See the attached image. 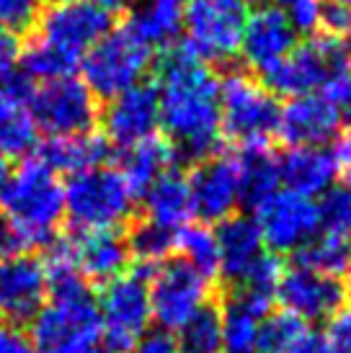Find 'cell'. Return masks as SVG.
I'll use <instances>...</instances> for the list:
<instances>
[{"label":"cell","instance_id":"19","mask_svg":"<svg viewBox=\"0 0 351 353\" xmlns=\"http://www.w3.org/2000/svg\"><path fill=\"white\" fill-rule=\"evenodd\" d=\"M343 114L321 93L292 96L279 114V137L290 148L300 145H331L343 134Z\"/></svg>","mask_w":351,"mask_h":353},{"label":"cell","instance_id":"31","mask_svg":"<svg viewBox=\"0 0 351 353\" xmlns=\"http://www.w3.org/2000/svg\"><path fill=\"white\" fill-rule=\"evenodd\" d=\"M184 261L194 265L196 271L209 276L212 281L220 274V250H217V235L209 225H184L176 230V248Z\"/></svg>","mask_w":351,"mask_h":353},{"label":"cell","instance_id":"26","mask_svg":"<svg viewBox=\"0 0 351 353\" xmlns=\"http://www.w3.org/2000/svg\"><path fill=\"white\" fill-rule=\"evenodd\" d=\"M176 152L166 137H147L132 148H124L119 155V173L127 181L135 196H142L147 186L155 181L160 173L173 168Z\"/></svg>","mask_w":351,"mask_h":353},{"label":"cell","instance_id":"33","mask_svg":"<svg viewBox=\"0 0 351 353\" xmlns=\"http://www.w3.org/2000/svg\"><path fill=\"white\" fill-rule=\"evenodd\" d=\"M127 243H129V253L135 255L142 265L150 268V265L171 258V253H173L176 248V232L142 216V219H137L135 225H132Z\"/></svg>","mask_w":351,"mask_h":353},{"label":"cell","instance_id":"16","mask_svg":"<svg viewBox=\"0 0 351 353\" xmlns=\"http://www.w3.org/2000/svg\"><path fill=\"white\" fill-rule=\"evenodd\" d=\"M98 119L108 145H117L122 150L147 137H155L160 127L155 85L140 83L135 88L108 99L104 111H98Z\"/></svg>","mask_w":351,"mask_h":353},{"label":"cell","instance_id":"43","mask_svg":"<svg viewBox=\"0 0 351 353\" xmlns=\"http://www.w3.org/2000/svg\"><path fill=\"white\" fill-rule=\"evenodd\" d=\"M290 353H333L328 341L323 338V335H315V333H305V338L300 343L294 345Z\"/></svg>","mask_w":351,"mask_h":353},{"label":"cell","instance_id":"30","mask_svg":"<svg viewBox=\"0 0 351 353\" xmlns=\"http://www.w3.org/2000/svg\"><path fill=\"white\" fill-rule=\"evenodd\" d=\"M181 353H222V310L220 296L207 302L196 314H191L178 330Z\"/></svg>","mask_w":351,"mask_h":353},{"label":"cell","instance_id":"42","mask_svg":"<svg viewBox=\"0 0 351 353\" xmlns=\"http://www.w3.org/2000/svg\"><path fill=\"white\" fill-rule=\"evenodd\" d=\"M19 253H26V245H23L21 237L13 232V227H10L6 219H0V261H3V258H10V255H19Z\"/></svg>","mask_w":351,"mask_h":353},{"label":"cell","instance_id":"18","mask_svg":"<svg viewBox=\"0 0 351 353\" xmlns=\"http://www.w3.org/2000/svg\"><path fill=\"white\" fill-rule=\"evenodd\" d=\"M294 47H297V29L282 8L272 3L251 8L240 41V57L245 59V68L263 75L266 70L279 65Z\"/></svg>","mask_w":351,"mask_h":353},{"label":"cell","instance_id":"17","mask_svg":"<svg viewBox=\"0 0 351 353\" xmlns=\"http://www.w3.org/2000/svg\"><path fill=\"white\" fill-rule=\"evenodd\" d=\"M49 296L44 263L29 253L0 261V323H29Z\"/></svg>","mask_w":351,"mask_h":353},{"label":"cell","instance_id":"27","mask_svg":"<svg viewBox=\"0 0 351 353\" xmlns=\"http://www.w3.org/2000/svg\"><path fill=\"white\" fill-rule=\"evenodd\" d=\"M238 165V188H240V204L256 209L279 191V165L272 148H245L240 157L235 160Z\"/></svg>","mask_w":351,"mask_h":353},{"label":"cell","instance_id":"41","mask_svg":"<svg viewBox=\"0 0 351 353\" xmlns=\"http://www.w3.org/2000/svg\"><path fill=\"white\" fill-rule=\"evenodd\" d=\"M21 44L19 34H13L8 26L0 23V72H8L19 65Z\"/></svg>","mask_w":351,"mask_h":353},{"label":"cell","instance_id":"22","mask_svg":"<svg viewBox=\"0 0 351 353\" xmlns=\"http://www.w3.org/2000/svg\"><path fill=\"white\" fill-rule=\"evenodd\" d=\"M276 165L279 181L290 191L318 196L333 186V181L343 170V160L331 145H300L276 155Z\"/></svg>","mask_w":351,"mask_h":353},{"label":"cell","instance_id":"4","mask_svg":"<svg viewBox=\"0 0 351 353\" xmlns=\"http://www.w3.org/2000/svg\"><path fill=\"white\" fill-rule=\"evenodd\" d=\"M282 106L261 78L245 68H230L220 80V129L222 139L245 148H272L279 137Z\"/></svg>","mask_w":351,"mask_h":353},{"label":"cell","instance_id":"32","mask_svg":"<svg viewBox=\"0 0 351 353\" xmlns=\"http://www.w3.org/2000/svg\"><path fill=\"white\" fill-rule=\"evenodd\" d=\"M307 333V323L287 310H269L258 323L254 353H290Z\"/></svg>","mask_w":351,"mask_h":353},{"label":"cell","instance_id":"3","mask_svg":"<svg viewBox=\"0 0 351 353\" xmlns=\"http://www.w3.org/2000/svg\"><path fill=\"white\" fill-rule=\"evenodd\" d=\"M49 299L31 317L34 353H88L101 341L98 302L88 281L49 289Z\"/></svg>","mask_w":351,"mask_h":353},{"label":"cell","instance_id":"21","mask_svg":"<svg viewBox=\"0 0 351 353\" xmlns=\"http://www.w3.org/2000/svg\"><path fill=\"white\" fill-rule=\"evenodd\" d=\"M70 258L86 281L106 284L127 271L129 265V243L122 230H86L68 237Z\"/></svg>","mask_w":351,"mask_h":353},{"label":"cell","instance_id":"20","mask_svg":"<svg viewBox=\"0 0 351 353\" xmlns=\"http://www.w3.org/2000/svg\"><path fill=\"white\" fill-rule=\"evenodd\" d=\"M31 80L19 70L0 72V152L26 157L39 142V127L29 106Z\"/></svg>","mask_w":351,"mask_h":353},{"label":"cell","instance_id":"44","mask_svg":"<svg viewBox=\"0 0 351 353\" xmlns=\"http://www.w3.org/2000/svg\"><path fill=\"white\" fill-rule=\"evenodd\" d=\"M339 139H341V142L336 145V150H339V155H341L343 165H346V163L351 160V121L346 124V127H343V134Z\"/></svg>","mask_w":351,"mask_h":353},{"label":"cell","instance_id":"9","mask_svg":"<svg viewBox=\"0 0 351 353\" xmlns=\"http://www.w3.org/2000/svg\"><path fill=\"white\" fill-rule=\"evenodd\" d=\"M34 26V39L80 68L88 50L114 29V16L86 0H49Z\"/></svg>","mask_w":351,"mask_h":353},{"label":"cell","instance_id":"23","mask_svg":"<svg viewBox=\"0 0 351 353\" xmlns=\"http://www.w3.org/2000/svg\"><path fill=\"white\" fill-rule=\"evenodd\" d=\"M217 250H220V274L225 289L240 284L251 265L263 255V240L254 216L233 214L222 219L215 230Z\"/></svg>","mask_w":351,"mask_h":353},{"label":"cell","instance_id":"36","mask_svg":"<svg viewBox=\"0 0 351 353\" xmlns=\"http://www.w3.org/2000/svg\"><path fill=\"white\" fill-rule=\"evenodd\" d=\"M49 0H0V23L13 34L29 31Z\"/></svg>","mask_w":351,"mask_h":353},{"label":"cell","instance_id":"46","mask_svg":"<svg viewBox=\"0 0 351 353\" xmlns=\"http://www.w3.org/2000/svg\"><path fill=\"white\" fill-rule=\"evenodd\" d=\"M8 170H10V165H8V157L0 152V183H3V178L8 176Z\"/></svg>","mask_w":351,"mask_h":353},{"label":"cell","instance_id":"35","mask_svg":"<svg viewBox=\"0 0 351 353\" xmlns=\"http://www.w3.org/2000/svg\"><path fill=\"white\" fill-rule=\"evenodd\" d=\"M318 26L323 29V37L346 44L351 39V6L341 0H321Z\"/></svg>","mask_w":351,"mask_h":353},{"label":"cell","instance_id":"2","mask_svg":"<svg viewBox=\"0 0 351 353\" xmlns=\"http://www.w3.org/2000/svg\"><path fill=\"white\" fill-rule=\"evenodd\" d=\"M0 214L29 248H47L65 219V186L41 157L21 163L0 183Z\"/></svg>","mask_w":351,"mask_h":353},{"label":"cell","instance_id":"8","mask_svg":"<svg viewBox=\"0 0 351 353\" xmlns=\"http://www.w3.org/2000/svg\"><path fill=\"white\" fill-rule=\"evenodd\" d=\"M217 289L212 279L196 271L194 265L178 258H166L147 271V296L150 312L160 330L176 333L207 302H212Z\"/></svg>","mask_w":351,"mask_h":353},{"label":"cell","instance_id":"11","mask_svg":"<svg viewBox=\"0 0 351 353\" xmlns=\"http://www.w3.org/2000/svg\"><path fill=\"white\" fill-rule=\"evenodd\" d=\"M96 302L101 335L106 338V345L122 353H127L153 323L145 271H124L122 276L106 281Z\"/></svg>","mask_w":351,"mask_h":353},{"label":"cell","instance_id":"50","mask_svg":"<svg viewBox=\"0 0 351 353\" xmlns=\"http://www.w3.org/2000/svg\"><path fill=\"white\" fill-rule=\"evenodd\" d=\"M349 70H351V52H349Z\"/></svg>","mask_w":351,"mask_h":353},{"label":"cell","instance_id":"45","mask_svg":"<svg viewBox=\"0 0 351 353\" xmlns=\"http://www.w3.org/2000/svg\"><path fill=\"white\" fill-rule=\"evenodd\" d=\"M86 3H93L98 8H106V10H117L124 0H86Z\"/></svg>","mask_w":351,"mask_h":353},{"label":"cell","instance_id":"37","mask_svg":"<svg viewBox=\"0 0 351 353\" xmlns=\"http://www.w3.org/2000/svg\"><path fill=\"white\" fill-rule=\"evenodd\" d=\"M276 8L287 13V19L292 21L297 31L312 34L318 29V10H321V0H274Z\"/></svg>","mask_w":351,"mask_h":353},{"label":"cell","instance_id":"7","mask_svg":"<svg viewBox=\"0 0 351 353\" xmlns=\"http://www.w3.org/2000/svg\"><path fill=\"white\" fill-rule=\"evenodd\" d=\"M150 68H153V47L145 39H140L127 23L108 31L104 39L88 50L80 62L83 83L96 99L104 101L145 83Z\"/></svg>","mask_w":351,"mask_h":353},{"label":"cell","instance_id":"12","mask_svg":"<svg viewBox=\"0 0 351 353\" xmlns=\"http://www.w3.org/2000/svg\"><path fill=\"white\" fill-rule=\"evenodd\" d=\"M29 106L39 132L49 137L93 132L98 121V99L75 75L39 83L29 90Z\"/></svg>","mask_w":351,"mask_h":353},{"label":"cell","instance_id":"47","mask_svg":"<svg viewBox=\"0 0 351 353\" xmlns=\"http://www.w3.org/2000/svg\"><path fill=\"white\" fill-rule=\"evenodd\" d=\"M88 353H122V351H117V348H111V345H106V343H104V345L98 343V345H93Z\"/></svg>","mask_w":351,"mask_h":353},{"label":"cell","instance_id":"40","mask_svg":"<svg viewBox=\"0 0 351 353\" xmlns=\"http://www.w3.org/2000/svg\"><path fill=\"white\" fill-rule=\"evenodd\" d=\"M0 353H34L29 333L13 323H0Z\"/></svg>","mask_w":351,"mask_h":353},{"label":"cell","instance_id":"25","mask_svg":"<svg viewBox=\"0 0 351 353\" xmlns=\"http://www.w3.org/2000/svg\"><path fill=\"white\" fill-rule=\"evenodd\" d=\"M39 157L57 176L59 173L78 176L83 170H91V168H98L106 163L108 142L104 134H96V132L59 134V137H49L44 142Z\"/></svg>","mask_w":351,"mask_h":353},{"label":"cell","instance_id":"1","mask_svg":"<svg viewBox=\"0 0 351 353\" xmlns=\"http://www.w3.org/2000/svg\"><path fill=\"white\" fill-rule=\"evenodd\" d=\"M160 127L176 160L199 163L220 152V78L186 44H171L155 68Z\"/></svg>","mask_w":351,"mask_h":353},{"label":"cell","instance_id":"29","mask_svg":"<svg viewBox=\"0 0 351 353\" xmlns=\"http://www.w3.org/2000/svg\"><path fill=\"white\" fill-rule=\"evenodd\" d=\"M294 255H297L294 261L297 265L321 271V274L339 276V279H349L351 274V237L323 232L312 237L310 243H305Z\"/></svg>","mask_w":351,"mask_h":353},{"label":"cell","instance_id":"15","mask_svg":"<svg viewBox=\"0 0 351 353\" xmlns=\"http://www.w3.org/2000/svg\"><path fill=\"white\" fill-rule=\"evenodd\" d=\"M189 178L191 209L205 225H220L222 219L238 214L240 188H238V165L227 155H209L194 163Z\"/></svg>","mask_w":351,"mask_h":353},{"label":"cell","instance_id":"51","mask_svg":"<svg viewBox=\"0 0 351 353\" xmlns=\"http://www.w3.org/2000/svg\"><path fill=\"white\" fill-rule=\"evenodd\" d=\"M349 286H351V274H349Z\"/></svg>","mask_w":351,"mask_h":353},{"label":"cell","instance_id":"10","mask_svg":"<svg viewBox=\"0 0 351 353\" xmlns=\"http://www.w3.org/2000/svg\"><path fill=\"white\" fill-rule=\"evenodd\" d=\"M349 68V50L331 37H312L297 44L287 57L266 70L261 83L274 96H305L318 93L328 80Z\"/></svg>","mask_w":351,"mask_h":353},{"label":"cell","instance_id":"28","mask_svg":"<svg viewBox=\"0 0 351 353\" xmlns=\"http://www.w3.org/2000/svg\"><path fill=\"white\" fill-rule=\"evenodd\" d=\"M184 0H140L127 19V26L150 47L171 44L181 29Z\"/></svg>","mask_w":351,"mask_h":353},{"label":"cell","instance_id":"5","mask_svg":"<svg viewBox=\"0 0 351 353\" xmlns=\"http://www.w3.org/2000/svg\"><path fill=\"white\" fill-rule=\"evenodd\" d=\"M135 199L117 168H91L65 183V219L75 232L122 230L135 216Z\"/></svg>","mask_w":351,"mask_h":353},{"label":"cell","instance_id":"6","mask_svg":"<svg viewBox=\"0 0 351 353\" xmlns=\"http://www.w3.org/2000/svg\"><path fill=\"white\" fill-rule=\"evenodd\" d=\"M254 0H186L181 26L186 47L215 68H233L240 57L245 21Z\"/></svg>","mask_w":351,"mask_h":353},{"label":"cell","instance_id":"24","mask_svg":"<svg viewBox=\"0 0 351 353\" xmlns=\"http://www.w3.org/2000/svg\"><path fill=\"white\" fill-rule=\"evenodd\" d=\"M142 201H145V219L173 232L194 214L189 178L178 168H168L166 173H160L142 194Z\"/></svg>","mask_w":351,"mask_h":353},{"label":"cell","instance_id":"38","mask_svg":"<svg viewBox=\"0 0 351 353\" xmlns=\"http://www.w3.org/2000/svg\"><path fill=\"white\" fill-rule=\"evenodd\" d=\"M333 353H351V304L346 302L328 317L325 325V335H323Z\"/></svg>","mask_w":351,"mask_h":353},{"label":"cell","instance_id":"13","mask_svg":"<svg viewBox=\"0 0 351 353\" xmlns=\"http://www.w3.org/2000/svg\"><path fill=\"white\" fill-rule=\"evenodd\" d=\"M256 225L269 253H297L321 232L318 201L297 191H274L254 209Z\"/></svg>","mask_w":351,"mask_h":353},{"label":"cell","instance_id":"14","mask_svg":"<svg viewBox=\"0 0 351 353\" xmlns=\"http://www.w3.org/2000/svg\"><path fill=\"white\" fill-rule=\"evenodd\" d=\"M276 296L282 302V310L292 312L305 323H318V320H328L349 302L351 286L349 279L321 274L294 263L292 268L282 271Z\"/></svg>","mask_w":351,"mask_h":353},{"label":"cell","instance_id":"48","mask_svg":"<svg viewBox=\"0 0 351 353\" xmlns=\"http://www.w3.org/2000/svg\"><path fill=\"white\" fill-rule=\"evenodd\" d=\"M343 170H346V188L351 191V160L346 163V165H343Z\"/></svg>","mask_w":351,"mask_h":353},{"label":"cell","instance_id":"39","mask_svg":"<svg viewBox=\"0 0 351 353\" xmlns=\"http://www.w3.org/2000/svg\"><path fill=\"white\" fill-rule=\"evenodd\" d=\"M127 353H181V348H178V341L173 338V333L155 330V333L142 335Z\"/></svg>","mask_w":351,"mask_h":353},{"label":"cell","instance_id":"49","mask_svg":"<svg viewBox=\"0 0 351 353\" xmlns=\"http://www.w3.org/2000/svg\"><path fill=\"white\" fill-rule=\"evenodd\" d=\"M341 3H346V6H351V0H341Z\"/></svg>","mask_w":351,"mask_h":353},{"label":"cell","instance_id":"34","mask_svg":"<svg viewBox=\"0 0 351 353\" xmlns=\"http://www.w3.org/2000/svg\"><path fill=\"white\" fill-rule=\"evenodd\" d=\"M318 219L323 232L351 237V191L343 186H331L318 201Z\"/></svg>","mask_w":351,"mask_h":353}]
</instances>
